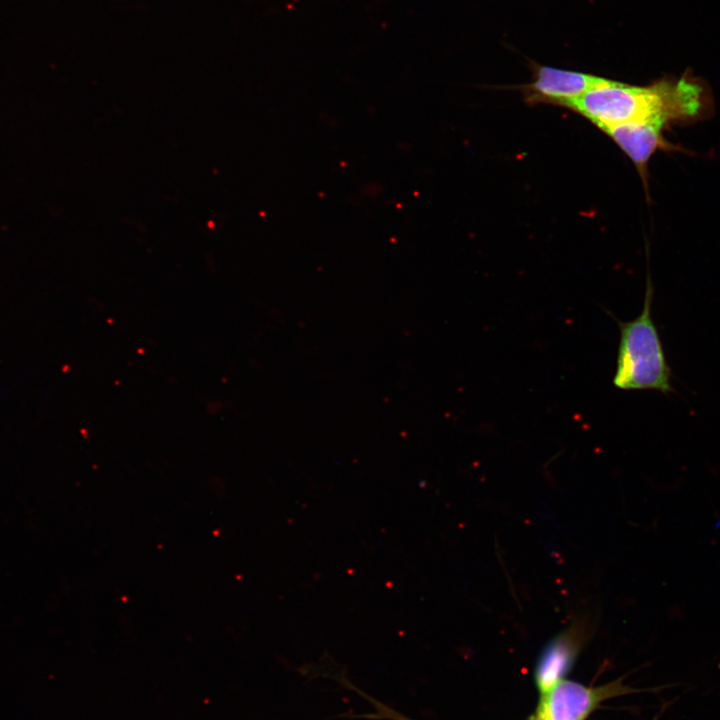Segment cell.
<instances>
[{
    "label": "cell",
    "instance_id": "6da1fadb",
    "mask_svg": "<svg viewBox=\"0 0 720 720\" xmlns=\"http://www.w3.org/2000/svg\"><path fill=\"white\" fill-rule=\"evenodd\" d=\"M569 108L599 129L646 120L689 123L710 112L703 83L690 75L636 86L604 78L573 101Z\"/></svg>",
    "mask_w": 720,
    "mask_h": 720
},
{
    "label": "cell",
    "instance_id": "7a4b0ae2",
    "mask_svg": "<svg viewBox=\"0 0 720 720\" xmlns=\"http://www.w3.org/2000/svg\"><path fill=\"white\" fill-rule=\"evenodd\" d=\"M653 285L647 277L643 308L634 319H616L620 339L613 384L621 390L673 391L671 368L652 318Z\"/></svg>",
    "mask_w": 720,
    "mask_h": 720
},
{
    "label": "cell",
    "instance_id": "3957f363",
    "mask_svg": "<svg viewBox=\"0 0 720 720\" xmlns=\"http://www.w3.org/2000/svg\"><path fill=\"white\" fill-rule=\"evenodd\" d=\"M626 692L619 681L587 687L561 679L541 692L535 720H585L601 702Z\"/></svg>",
    "mask_w": 720,
    "mask_h": 720
},
{
    "label": "cell",
    "instance_id": "277c9868",
    "mask_svg": "<svg viewBox=\"0 0 720 720\" xmlns=\"http://www.w3.org/2000/svg\"><path fill=\"white\" fill-rule=\"evenodd\" d=\"M603 80L602 77L578 71L534 65L532 81L521 90L530 104L547 103L569 107Z\"/></svg>",
    "mask_w": 720,
    "mask_h": 720
},
{
    "label": "cell",
    "instance_id": "5b68a950",
    "mask_svg": "<svg viewBox=\"0 0 720 720\" xmlns=\"http://www.w3.org/2000/svg\"><path fill=\"white\" fill-rule=\"evenodd\" d=\"M662 120H646L626 123L603 129L616 145L630 158L647 189L648 163L657 151H679L681 147L664 137L669 127Z\"/></svg>",
    "mask_w": 720,
    "mask_h": 720
},
{
    "label": "cell",
    "instance_id": "8992f818",
    "mask_svg": "<svg viewBox=\"0 0 720 720\" xmlns=\"http://www.w3.org/2000/svg\"><path fill=\"white\" fill-rule=\"evenodd\" d=\"M576 631L566 632L544 650L536 668V684L540 692L562 679L575 656Z\"/></svg>",
    "mask_w": 720,
    "mask_h": 720
},
{
    "label": "cell",
    "instance_id": "52a82bcc",
    "mask_svg": "<svg viewBox=\"0 0 720 720\" xmlns=\"http://www.w3.org/2000/svg\"><path fill=\"white\" fill-rule=\"evenodd\" d=\"M342 685L344 688L346 687V689L354 691L363 699L367 700L373 708V712L371 713L351 715L349 716L350 718H363L371 720H414L389 707L385 703L373 698L371 695L355 686L349 679H345Z\"/></svg>",
    "mask_w": 720,
    "mask_h": 720
}]
</instances>
